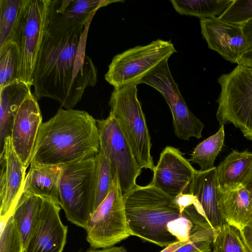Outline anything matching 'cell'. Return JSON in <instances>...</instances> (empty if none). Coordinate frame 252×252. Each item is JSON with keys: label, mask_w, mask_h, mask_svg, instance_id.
Masks as SVG:
<instances>
[{"label": "cell", "mask_w": 252, "mask_h": 252, "mask_svg": "<svg viewBox=\"0 0 252 252\" xmlns=\"http://www.w3.org/2000/svg\"><path fill=\"white\" fill-rule=\"evenodd\" d=\"M100 150L108 160L114 177L117 175L123 195L135 188L142 169L113 114L97 120Z\"/></svg>", "instance_id": "cell-10"}, {"label": "cell", "mask_w": 252, "mask_h": 252, "mask_svg": "<svg viewBox=\"0 0 252 252\" xmlns=\"http://www.w3.org/2000/svg\"><path fill=\"white\" fill-rule=\"evenodd\" d=\"M124 0H51L47 32L55 35L87 24L100 8Z\"/></svg>", "instance_id": "cell-13"}, {"label": "cell", "mask_w": 252, "mask_h": 252, "mask_svg": "<svg viewBox=\"0 0 252 252\" xmlns=\"http://www.w3.org/2000/svg\"><path fill=\"white\" fill-rule=\"evenodd\" d=\"M137 85L114 88L109 105L110 112L120 126L139 167L153 171L155 166L151 154V137L137 97Z\"/></svg>", "instance_id": "cell-6"}, {"label": "cell", "mask_w": 252, "mask_h": 252, "mask_svg": "<svg viewBox=\"0 0 252 252\" xmlns=\"http://www.w3.org/2000/svg\"><path fill=\"white\" fill-rule=\"evenodd\" d=\"M233 0H171L173 8L181 15L195 16L200 19L218 17Z\"/></svg>", "instance_id": "cell-24"}, {"label": "cell", "mask_w": 252, "mask_h": 252, "mask_svg": "<svg viewBox=\"0 0 252 252\" xmlns=\"http://www.w3.org/2000/svg\"><path fill=\"white\" fill-rule=\"evenodd\" d=\"M99 150L97 120L83 110L60 109L41 124L30 165H63L96 156Z\"/></svg>", "instance_id": "cell-2"}, {"label": "cell", "mask_w": 252, "mask_h": 252, "mask_svg": "<svg viewBox=\"0 0 252 252\" xmlns=\"http://www.w3.org/2000/svg\"><path fill=\"white\" fill-rule=\"evenodd\" d=\"M176 52L170 40L159 39L130 48L114 57L105 80L115 89L140 84L145 76Z\"/></svg>", "instance_id": "cell-8"}, {"label": "cell", "mask_w": 252, "mask_h": 252, "mask_svg": "<svg viewBox=\"0 0 252 252\" xmlns=\"http://www.w3.org/2000/svg\"><path fill=\"white\" fill-rule=\"evenodd\" d=\"M242 185L252 194V164L242 182Z\"/></svg>", "instance_id": "cell-35"}, {"label": "cell", "mask_w": 252, "mask_h": 252, "mask_svg": "<svg viewBox=\"0 0 252 252\" xmlns=\"http://www.w3.org/2000/svg\"><path fill=\"white\" fill-rule=\"evenodd\" d=\"M219 183L216 167L206 170H197L190 184L188 193L200 206L204 216L211 225L215 235L225 223L218 206Z\"/></svg>", "instance_id": "cell-18"}, {"label": "cell", "mask_w": 252, "mask_h": 252, "mask_svg": "<svg viewBox=\"0 0 252 252\" xmlns=\"http://www.w3.org/2000/svg\"><path fill=\"white\" fill-rule=\"evenodd\" d=\"M0 252H24L21 235L11 216L1 225Z\"/></svg>", "instance_id": "cell-30"}, {"label": "cell", "mask_w": 252, "mask_h": 252, "mask_svg": "<svg viewBox=\"0 0 252 252\" xmlns=\"http://www.w3.org/2000/svg\"><path fill=\"white\" fill-rule=\"evenodd\" d=\"M155 89L162 95L170 108L176 136L184 140L202 137L204 125L189 109L173 76L160 79Z\"/></svg>", "instance_id": "cell-17"}, {"label": "cell", "mask_w": 252, "mask_h": 252, "mask_svg": "<svg viewBox=\"0 0 252 252\" xmlns=\"http://www.w3.org/2000/svg\"><path fill=\"white\" fill-rule=\"evenodd\" d=\"M190 242V241L189 240L185 242L177 241L167 247H166L160 252H174L180 247Z\"/></svg>", "instance_id": "cell-36"}, {"label": "cell", "mask_w": 252, "mask_h": 252, "mask_svg": "<svg viewBox=\"0 0 252 252\" xmlns=\"http://www.w3.org/2000/svg\"><path fill=\"white\" fill-rule=\"evenodd\" d=\"M212 244L209 241H196L183 245L174 252H210Z\"/></svg>", "instance_id": "cell-33"}, {"label": "cell", "mask_w": 252, "mask_h": 252, "mask_svg": "<svg viewBox=\"0 0 252 252\" xmlns=\"http://www.w3.org/2000/svg\"><path fill=\"white\" fill-rule=\"evenodd\" d=\"M212 252H251L240 230L224 223L216 234Z\"/></svg>", "instance_id": "cell-26"}, {"label": "cell", "mask_w": 252, "mask_h": 252, "mask_svg": "<svg viewBox=\"0 0 252 252\" xmlns=\"http://www.w3.org/2000/svg\"><path fill=\"white\" fill-rule=\"evenodd\" d=\"M224 135V125H221L215 134L196 146L189 161L198 164L202 171L213 168L216 158L223 145Z\"/></svg>", "instance_id": "cell-25"}, {"label": "cell", "mask_w": 252, "mask_h": 252, "mask_svg": "<svg viewBox=\"0 0 252 252\" xmlns=\"http://www.w3.org/2000/svg\"><path fill=\"white\" fill-rule=\"evenodd\" d=\"M96 156L63 165L60 182V205L66 219L85 229L94 210Z\"/></svg>", "instance_id": "cell-5"}, {"label": "cell", "mask_w": 252, "mask_h": 252, "mask_svg": "<svg viewBox=\"0 0 252 252\" xmlns=\"http://www.w3.org/2000/svg\"><path fill=\"white\" fill-rule=\"evenodd\" d=\"M62 169L63 165H30L23 192L47 198L60 205L59 186Z\"/></svg>", "instance_id": "cell-20"}, {"label": "cell", "mask_w": 252, "mask_h": 252, "mask_svg": "<svg viewBox=\"0 0 252 252\" xmlns=\"http://www.w3.org/2000/svg\"><path fill=\"white\" fill-rule=\"evenodd\" d=\"M31 86L18 79L0 89V149L10 137L15 116L25 98L32 94Z\"/></svg>", "instance_id": "cell-21"}, {"label": "cell", "mask_w": 252, "mask_h": 252, "mask_svg": "<svg viewBox=\"0 0 252 252\" xmlns=\"http://www.w3.org/2000/svg\"><path fill=\"white\" fill-rule=\"evenodd\" d=\"M241 27L247 40V47L237 63L252 68V19L243 24Z\"/></svg>", "instance_id": "cell-32"}, {"label": "cell", "mask_w": 252, "mask_h": 252, "mask_svg": "<svg viewBox=\"0 0 252 252\" xmlns=\"http://www.w3.org/2000/svg\"><path fill=\"white\" fill-rule=\"evenodd\" d=\"M60 205L43 198L37 226L24 252H63L67 227L61 221Z\"/></svg>", "instance_id": "cell-14"}, {"label": "cell", "mask_w": 252, "mask_h": 252, "mask_svg": "<svg viewBox=\"0 0 252 252\" xmlns=\"http://www.w3.org/2000/svg\"><path fill=\"white\" fill-rule=\"evenodd\" d=\"M218 17L224 22L242 25L252 19V0H233L228 8Z\"/></svg>", "instance_id": "cell-31"}, {"label": "cell", "mask_w": 252, "mask_h": 252, "mask_svg": "<svg viewBox=\"0 0 252 252\" xmlns=\"http://www.w3.org/2000/svg\"><path fill=\"white\" fill-rule=\"evenodd\" d=\"M124 200L131 235L162 247L178 241L167 229L168 222L182 214L176 198L150 183L137 185L124 195Z\"/></svg>", "instance_id": "cell-3"}, {"label": "cell", "mask_w": 252, "mask_h": 252, "mask_svg": "<svg viewBox=\"0 0 252 252\" xmlns=\"http://www.w3.org/2000/svg\"><path fill=\"white\" fill-rule=\"evenodd\" d=\"M85 230L87 241L94 249L113 247L131 236L117 175L108 194L94 211Z\"/></svg>", "instance_id": "cell-9"}, {"label": "cell", "mask_w": 252, "mask_h": 252, "mask_svg": "<svg viewBox=\"0 0 252 252\" xmlns=\"http://www.w3.org/2000/svg\"><path fill=\"white\" fill-rule=\"evenodd\" d=\"M18 56L11 41L0 48V89L18 79Z\"/></svg>", "instance_id": "cell-28"}, {"label": "cell", "mask_w": 252, "mask_h": 252, "mask_svg": "<svg viewBox=\"0 0 252 252\" xmlns=\"http://www.w3.org/2000/svg\"><path fill=\"white\" fill-rule=\"evenodd\" d=\"M92 20L63 34L46 32L34 70L33 94L37 99L50 98L65 109H73L87 88L96 85L97 69L86 53Z\"/></svg>", "instance_id": "cell-1"}, {"label": "cell", "mask_w": 252, "mask_h": 252, "mask_svg": "<svg viewBox=\"0 0 252 252\" xmlns=\"http://www.w3.org/2000/svg\"><path fill=\"white\" fill-rule=\"evenodd\" d=\"M218 206L225 223L240 230L252 218V194L244 186L218 191Z\"/></svg>", "instance_id": "cell-19"}, {"label": "cell", "mask_w": 252, "mask_h": 252, "mask_svg": "<svg viewBox=\"0 0 252 252\" xmlns=\"http://www.w3.org/2000/svg\"><path fill=\"white\" fill-rule=\"evenodd\" d=\"M22 0H0V48L10 41Z\"/></svg>", "instance_id": "cell-29"}, {"label": "cell", "mask_w": 252, "mask_h": 252, "mask_svg": "<svg viewBox=\"0 0 252 252\" xmlns=\"http://www.w3.org/2000/svg\"><path fill=\"white\" fill-rule=\"evenodd\" d=\"M43 198L23 192L11 215L19 231L24 250L38 222Z\"/></svg>", "instance_id": "cell-23"}, {"label": "cell", "mask_w": 252, "mask_h": 252, "mask_svg": "<svg viewBox=\"0 0 252 252\" xmlns=\"http://www.w3.org/2000/svg\"><path fill=\"white\" fill-rule=\"evenodd\" d=\"M42 120L37 98L32 94L20 106L13 121L10 136L13 149L27 168L31 162Z\"/></svg>", "instance_id": "cell-15"}, {"label": "cell", "mask_w": 252, "mask_h": 252, "mask_svg": "<svg viewBox=\"0 0 252 252\" xmlns=\"http://www.w3.org/2000/svg\"><path fill=\"white\" fill-rule=\"evenodd\" d=\"M240 231L245 244L252 252V218Z\"/></svg>", "instance_id": "cell-34"}, {"label": "cell", "mask_w": 252, "mask_h": 252, "mask_svg": "<svg viewBox=\"0 0 252 252\" xmlns=\"http://www.w3.org/2000/svg\"><path fill=\"white\" fill-rule=\"evenodd\" d=\"M220 87L216 118L220 126L232 123L252 140V68L237 65L218 79Z\"/></svg>", "instance_id": "cell-7"}, {"label": "cell", "mask_w": 252, "mask_h": 252, "mask_svg": "<svg viewBox=\"0 0 252 252\" xmlns=\"http://www.w3.org/2000/svg\"><path fill=\"white\" fill-rule=\"evenodd\" d=\"M86 252H127V251L124 247L121 246L112 247L99 250H89Z\"/></svg>", "instance_id": "cell-37"}, {"label": "cell", "mask_w": 252, "mask_h": 252, "mask_svg": "<svg viewBox=\"0 0 252 252\" xmlns=\"http://www.w3.org/2000/svg\"><path fill=\"white\" fill-rule=\"evenodd\" d=\"M0 224L12 215L22 195L27 168L15 152L10 137L4 142L0 155Z\"/></svg>", "instance_id": "cell-12"}, {"label": "cell", "mask_w": 252, "mask_h": 252, "mask_svg": "<svg viewBox=\"0 0 252 252\" xmlns=\"http://www.w3.org/2000/svg\"><path fill=\"white\" fill-rule=\"evenodd\" d=\"M51 1L22 0L10 39L18 52V79L31 87L38 55L47 32Z\"/></svg>", "instance_id": "cell-4"}, {"label": "cell", "mask_w": 252, "mask_h": 252, "mask_svg": "<svg viewBox=\"0 0 252 252\" xmlns=\"http://www.w3.org/2000/svg\"><path fill=\"white\" fill-rule=\"evenodd\" d=\"M252 164V153L233 150L216 167L219 189L225 191L242 185Z\"/></svg>", "instance_id": "cell-22"}, {"label": "cell", "mask_w": 252, "mask_h": 252, "mask_svg": "<svg viewBox=\"0 0 252 252\" xmlns=\"http://www.w3.org/2000/svg\"><path fill=\"white\" fill-rule=\"evenodd\" d=\"M114 178L108 160L99 151L96 156L94 210L108 194Z\"/></svg>", "instance_id": "cell-27"}, {"label": "cell", "mask_w": 252, "mask_h": 252, "mask_svg": "<svg viewBox=\"0 0 252 252\" xmlns=\"http://www.w3.org/2000/svg\"><path fill=\"white\" fill-rule=\"evenodd\" d=\"M200 25L209 48L226 60L237 63L247 47L241 26L224 22L218 17L201 19Z\"/></svg>", "instance_id": "cell-16"}, {"label": "cell", "mask_w": 252, "mask_h": 252, "mask_svg": "<svg viewBox=\"0 0 252 252\" xmlns=\"http://www.w3.org/2000/svg\"><path fill=\"white\" fill-rule=\"evenodd\" d=\"M196 171L179 149L168 146L160 154L150 184L176 198L188 193Z\"/></svg>", "instance_id": "cell-11"}]
</instances>
